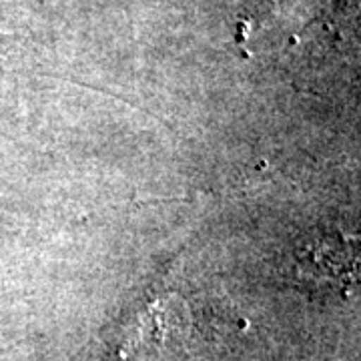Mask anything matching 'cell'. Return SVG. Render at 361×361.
I'll return each instance as SVG.
<instances>
[{"label": "cell", "mask_w": 361, "mask_h": 361, "mask_svg": "<svg viewBox=\"0 0 361 361\" xmlns=\"http://www.w3.org/2000/svg\"><path fill=\"white\" fill-rule=\"evenodd\" d=\"M297 269L315 283L341 289L357 285L361 281V241L341 233L322 235L299 253Z\"/></svg>", "instance_id": "cell-1"}]
</instances>
